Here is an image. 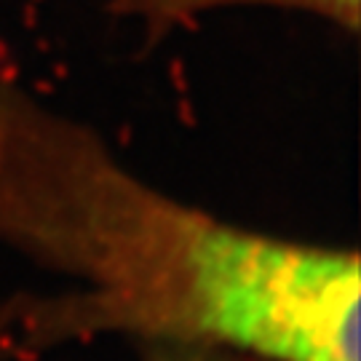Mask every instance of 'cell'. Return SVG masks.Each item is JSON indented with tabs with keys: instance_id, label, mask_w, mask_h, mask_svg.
<instances>
[{
	"instance_id": "cell-3",
	"label": "cell",
	"mask_w": 361,
	"mask_h": 361,
	"mask_svg": "<svg viewBox=\"0 0 361 361\" xmlns=\"http://www.w3.org/2000/svg\"><path fill=\"white\" fill-rule=\"evenodd\" d=\"M145 361H268L249 353L225 348H198V345H147Z\"/></svg>"
},
{
	"instance_id": "cell-1",
	"label": "cell",
	"mask_w": 361,
	"mask_h": 361,
	"mask_svg": "<svg viewBox=\"0 0 361 361\" xmlns=\"http://www.w3.org/2000/svg\"><path fill=\"white\" fill-rule=\"evenodd\" d=\"M0 246L65 281L0 302L16 353L118 335L268 361L361 356L353 252L188 207L16 80H0Z\"/></svg>"
},
{
	"instance_id": "cell-4",
	"label": "cell",
	"mask_w": 361,
	"mask_h": 361,
	"mask_svg": "<svg viewBox=\"0 0 361 361\" xmlns=\"http://www.w3.org/2000/svg\"><path fill=\"white\" fill-rule=\"evenodd\" d=\"M11 356H16L11 348V340L6 335V326H3V319H0V361H8Z\"/></svg>"
},
{
	"instance_id": "cell-2",
	"label": "cell",
	"mask_w": 361,
	"mask_h": 361,
	"mask_svg": "<svg viewBox=\"0 0 361 361\" xmlns=\"http://www.w3.org/2000/svg\"><path fill=\"white\" fill-rule=\"evenodd\" d=\"M238 6H276L292 8L313 16L329 19L345 27L348 32L359 30L361 0H116V8L131 19H140L153 32H164L169 27L190 22L195 16L219 8H238Z\"/></svg>"
}]
</instances>
